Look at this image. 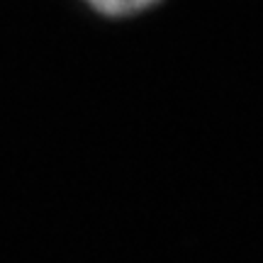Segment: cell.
<instances>
[{
	"label": "cell",
	"instance_id": "6da1fadb",
	"mask_svg": "<svg viewBox=\"0 0 263 263\" xmlns=\"http://www.w3.org/2000/svg\"><path fill=\"white\" fill-rule=\"evenodd\" d=\"M88 5L103 15H112V17H122V15H134L139 10L151 8L159 0H85Z\"/></svg>",
	"mask_w": 263,
	"mask_h": 263
}]
</instances>
